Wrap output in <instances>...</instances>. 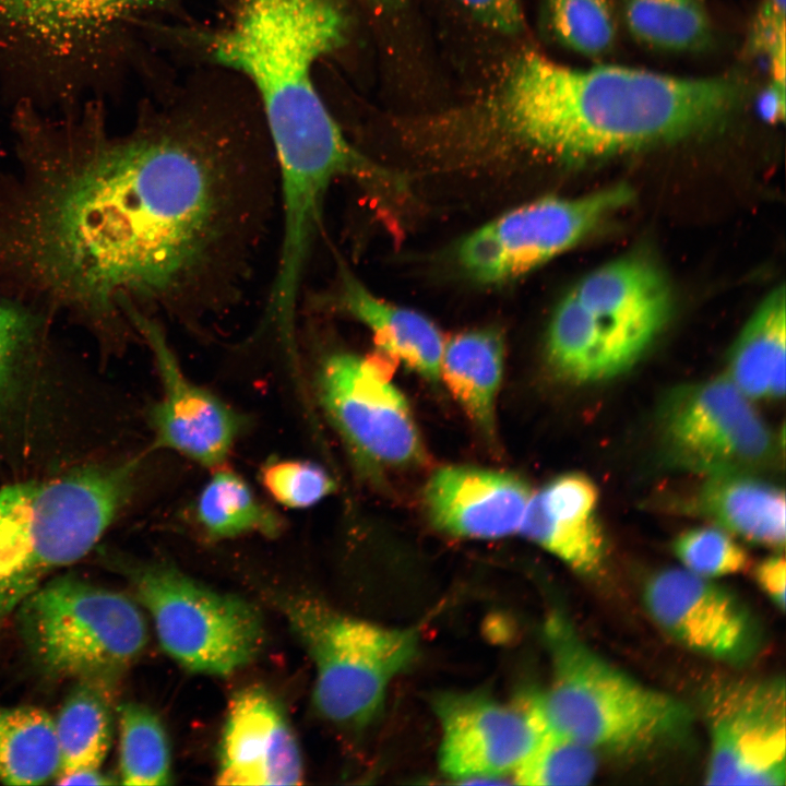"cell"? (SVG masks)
I'll use <instances>...</instances> for the list:
<instances>
[{
    "instance_id": "obj_11",
    "label": "cell",
    "mask_w": 786,
    "mask_h": 786,
    "mask_svg": "<svg viewBox=\"0 0 786 786\" xmlns=\"http://www.w3.org/2000/svg\"><path fill=\"white\" fill-rule=\"evenodd\" d=\"M632 198L627 184L572 199L541 198L464 238L457 249L458 262L481 283L516 278L581 242Z\"/></svg>"
},
{
    "instance_id": "obj_5",
    "label": "cell",
    "mask_w": 786,
    "mask_h": 786,
    "mask_svg": "<svg viewBox=\"0 0 786 786\" xmlns=\"http://www.w3.org/2000/svg\"><path fill=\"white\" fill-rule=\"evenodd\" d=\"M133 463L0 489V620L49 571L83 558L122 507Z\"/></svg>"
},
{
    "instance_id": "obj_20",
    "label": "cell",
    "mask_w": 786,
    "mask_h": 786,
    "mask_svg": "<svg viewBox=\"0 0 786 786\" xmlns=\"http://www.w3.org/2000/svg\"><path fill=\"white\" fill-rule=\"evenodd\" d=\"M313 305L349 314L367 325L386 356L403 361L428 380L440 377L444 344L438 327L417 311L376 297L344 265L340 266L332 294L315 297Z\"/></svg>"
},
{
    "instance_id": "obj_35",
    "label": "cell",
    "mask_w": 786,
    "mask_h": 786,
    "mask_svg": "<svg viewBox=\"0 0 786 786\" xmlns=\"http://www.w3.org/2000/svg\"><path fill=\"white\" fill-rule=\"evenodd\" d=\"M484 25L504 34L523 28L520 0H460Z\"/></svg>"
},
{
    "instance_id": "obj_9",
    "label": "cell",
    "mask_w": 786,
    "mask_h": 786,
    "mask_svg": "<svg viewBox=\"0 0 786 786\" xmlns=\"http://www.w3.org/2000/svg\"><path fill=\"white\" fill-rule=\"evenodd\" d=\"M127 568L163 650L188 670L228 676L259 655L264 629L252 604L213 591L168 564Z\"/></svg>"
},
{
    "instance_id": "obj_25",
    "label": "cell",
    "mask_w": 786,
    "mask_h": 786,
    "mask_svg": "<svg viewBox=\"0 0 786 786\" xmlns=\"http://www.w3.org/2000/svg\"><path fill=\"white\" fill-rule=\"evenodd\" d=\"M111 683L104 678H80L66 698L55 718L61 757L58 775L100 767L111 741Z\"/></svg>"
},
{
    "instance_id": "obj_23",
    "label": "cell",
    "mask_w": 786,
    "mask_h": 786,
    "mask_svg": "<svg viewBox=\"0 0 786 786\" xmlns=\"http://www.w3.org/2000/svg\"><path fill=\"white\" fill-rule=\"evenodd\" d=\"M784 286L761 302L734 343L729 380L748 398H778L785 392L786 303Z\"/></svg>"
},
{
    "instance_id": "obj_14",
    "label": "cell",
    "mask_w": 786,
    "mask_h": 786,
    "mask_svg": "<svg viewBox=\"0 0 786 786\" xmlns=\"http://www.w3.org/2000/svg\"><path fill=\"white\" fill-rule=\"evenodd\" d=\"M433 707L440 767L462 782L514 774L548 731L532 694L504 703L479 691L445 692Z\"/></svg>"
},
{
    "instance_id": "obj_19",
    "label": "cell",
    "mask_w": 786,
    "mask_h": 786,
    "mask_svg": "<svg viewBox=\"0 0 786 786\" xmlns=\"http://www.w3.org/2000/svg\"><path fill=\"white\" fill-rule=\"evenodd\" d=\"M597 500L590 478L577 473L561 475L531 497L519 531L576 572L593 575L606 557Z\"/></svg>"
},
{
    "instance_id": "obj_30",
    "label": "cell",
    "mask_w": 786,
    "mask_h": 786,
    "mask_svg": "<svg viewBox=\"0 0 786 786\" xmlns=\"http://www.w3.org/2000/svg\"><path fill=\"white\" fill-rule=\"evenodd\" d=\"M596 771L595 751L565 736L547 731L514 772L523 785H585Z\"/></svg>"
},
{
    "instance_id": "obj_34",
    "label": "cell",
    "mask_w": 786,
    "mask_h": 786,
    "mask_svg": "<svg viewBox=\"0 0 786 786\" xmlns=\"http://www.w3.org/2000/svg\"><path fill=\"white\" fill-rule=\"evenodd\" d=\"M786 0H761L749 34V50L770 58L772 76H785Z\"/></svg>"
},
{
    "instance_id": "obj_15",
    "label": "cell",
    "mask_w": 786,
    "mask_h": 786,
    "mask_svg": "<svg viewBox=\"0 0 786 786\" xmlns=\"http://www.w3.org/2000/svg\"><path fill=\"white\" fill-rule=\"evenodd\" d=\"M128 315L148 344L162 382V396L151 412L155 445L218 467L229 454L242 420L218 396L183 373L155 318L138 311Z\"/></svg>"
},
{
    "instance_id": "obj_21",
    "label": "cell",
    "mask_w": 786,
    "mask_h": 786,
    "mask_svg": "<svg viewBox=\"0 0 786 786\" xmlns=\"http://www.w3.org/2000/svg\"><path fill=\"white\" fill-rule=\"evenodd\" d=\"M166 0H0V26L52 52L96 44L118 23Z\"/></svg>"
},
{
    "instance_id": "obj_38",
    "label": "cell",
    "mask_w": 786,
    "mask_h": 786,
    "mask_svg": "<svg viewBox=\"0 0 786 786\" xmlns=\"http://www.w3.org/2000/svg\"><path fill=\"white\" fill-rule=\"evenodd\" d=\"M59 785H108L112 781L103 774L99 769H79L57 777Z\"/></svg>"
},
{
    "instance_id": "obj_8",
    "label": "cell",
    "mask_w": 786,
    "mask_h": 786,
    "mask_svg": "<svg viewBox=\"0 0 786 786\" xmlns=\"http://www.w3.org/2000/svg\"><path fill=\"white\" fill-rule=\"evenodd\" d=\"M279 603L314 664L317 711L336 725L369 724L383 705L389 683L415 659L417 630L346 617L306 595Z\"/></svg>"
},
{
    "instance_id": "obj_24",
    "label": "cell",
    "mask_w": 786,
    "mask_h": 786,
    "mask_svg": "<svg viewBox=\"0 0 786 786\" xmlns=\"http://www.w3.org/2000/svg\"><path fill=\"white\" fill-rule=\"evenodd\" d=\"M503 356V338L492 329L457 334L443 347L440 376L487 437H493L495 400L502 378Z\"/></svg>"
},
{
    "instance_id": "obj_7",
    "label": "cell",
    "mask_w": 786,
    "mask_h": 786,
    "mask_svg": "<svg viewBox=\"0 0 786 786\" xmlns=\"http://www.w3.org/2000/svg\"><path fill=\"white\" fill-rule=\"evenodd\" d=\"M15 611L31 655L55 676L114 681L147 643L132 599L72 576L39 585Z\"/></svg>"
},
{
    "instance_id": "obj_16",
    "label": "cell",
    "mask_w": 786,
    "mask_h": 786,
    "mask_svg": "<svg viewBox=\"0 0 786 786\" xmlns=\"http://www.w3.org/2000/svg\"><path fill=\"white\" fill-rule=\"evenodd\" d=\"M654 620L700 654L728 663L749 660L759 650L760 629L730 592L686 569H667L646 585Z\"/></svg>"
},
{
    "instance_id": "obj_1",
    "label": "cell",
    "mask_w": 786,
    "mask_h": 786,
    "mask_svg": "<svg viewBox=\"0 0 786 786\" xmlns=\"http://www.w3.org/2000/svg\"><path fill=\"white\" fill-rule=\"evenodd\" d=\"M274 154L163 129L106 142L53 171L21 236L57 291L189 320L236 306L274 210Z\"/></svg>"
},
{
    "instance_id": "obj_36",
    "label": "cell",
    "mask_w": 786,
    "mask_h": 786,
    "mask_svg": "<svg viewBox=\"0 0 786 786\" xmlns=\"http://www.w3.org/2000/svg\"><path fill=\"white\" fill-rule=\"evenodd\" d=\"M26 332L24 318L15 310L0 305V384L9 376L13 359Z\"/></svg>"
},
{
    "instance_id": "obj_33",
    "label": "cell",
    "mask_w": 786,
    "mask_h": 786,
    "mask_svg": "<svg viewBox=\"0 0 786 786\" xmlns=\"http://www.w3.org/2000/svg\"><path fill=\"white\" fill-rule=\"evenodd\" d=\"M261 480L276 502L291 509L313 507L335 489L322 466L301 460L270 461L261 471Z\"/></svg>"
},
{
    "instance_id": "obj_37",
    "label": "cell",
    "mask_w": 786,
    "mask_h": 786,
    "mask_svg": "<svg viewBox=\"0 0 786 786\" xmlns=\"http://www.w3.org/2000/svg\"><path fill=\"white\" fill-rule=\"evenodd\" d=\"M755 577L762 590L784 610L786 564L783 556H772L755 569Z\"/></svg>"
},
{
    "instance_id": "obj_12",
    "label": "cell",
    "mask_w": 786,
    "mask_h": 786,
    "mask_svg": "<svg viewBox=\"0 0 786 786\" xmlns=\"http://www.w3.org/2000/svg\"><path fill=\"white\" fill-rule=\"evenodd\" d=\"M371 358L337 352L317 374L323 408L360 456L390 466L418 463L424 455L417 425L404 395Z\"/></svg>"
},
{
    "instance_id": "obj_28",
    "label": "cell",
    "mask_w": 786,
    "mask_h": 786,
    "mask_svg": "<svg viewBox=\"0 0 786 786\" xmlns=\"http://www.w3.org/2000/svg\"><path fill=\"white\" fill-rule=\"evenodd\" d=\"M623 15L638 41L664 51L700 50L713 36L705 0H626Z\"/></svg>"
},
{
    "instance_id": "obj_31",
    "label": "cell",
    "mask_w": 786,
    "mask_h": 786,
    "mask_svg": "<svg viewBox=\"0 0 786 786\" xmlns=\"http://www.w3.org/2000/svg\"><path fill=\"white\" fill-rule=\"evenodd\" d=\"M550 26L558 40L585 57L607 53L616 23L608 0H548Z\"/></svg>"
},
{
    "instance_id": "obj_29",
    "label": "cell",
    "mask_w": 786,
    "mask_h": 786,
    "mask_svg": "<svg viewBox=\"0 0 786 786\" xmlns=\"http://www.w3.org/2000/svg\"><path fill=\"white\" fill-rule=\"evenodd\" d=\"M120 777L123 785L159 786L171 778L166 731L148 707L128 702L119 707Z\"/></svg>"
},
{
    "instance_id": "obj_17",
    "label": "cell",
    "mask_w": 786,
    "mask_h": 786,
    "mask_svg": "<svg viewBox=\"0 0 786 786\" xmlns=\"http://www.w3.org/2000/svg\"><path fill=\"white\" fill-rule=\"evenodd\" d=\"M299 745L278 702L259 687L231 699L219 746L218 785H299Z\"/></svg>"
},
{
    "instance_id": "obj_4",
    "label": "cell",
    "mask_w": 786,
    "mask_h": 786,
    "mask_svg": "<svg viewBox=\"0 0 786 786\" xmlns=\"http://www.w3.org/2000/svg\"><path fill=\"white\" fill-rule=\"evenodd\" d=\"M545 631L551 680L533 699L548 731L614 753L646 751L689 734L692 715L681 701L607 663L561 616L550 617Z\"/></svg>"
},
{
    "instance_id": "obj_32",
    "label": "cell",
    "mask_w": 786,
    "mask_h": 786,
    "mask_svg": "<svg viewBox=\"0 0 786 786\" xmlns=\"http://www.w3.org/2000/svg\"><path fill=\"white\" fill-rule=\"evenodd\" d=\"M674 551L684 569L702 577H715L742 571L748 556L725 529L698 527L680 534Z\"/></svg>"
},
{
    "instance_id": "obj_27",
    "label": "cell",
    "mask_w": 786,
    "mask_h": 786,
    "mask_svg": "<svg viewBox=\"0 0 786 786\" xmlns=\"http://www.w3.org/2000/svg\"><path fill=\"white\" fill-rule=\"evenodd\" d=\"M195 519L214 538L259 533L274 536L282 521L254 495L248 483L229 469L216 471L202 488L195 503Z\"/></svg>"
},
{
    "instance_id": "obj_3",
    "label": "cell",
    "mask_w": 786,
    "mask_h": 786,
    "mask_svg": "<svg viewBox=\"0 0 786 786\" xmlns=\"http://www.w3.org/2000/svg\"><path fill=\"white\" fill-rule=\"evenodd\" d=\"M344 29L327 0H238L231 23L207 41L212 59L242 73L260 95L282 209L294 218L319 215L335 179L365 183L377 171L347 142L312 79Z\"/></svg>"
},
{
    "instance_id": "obj_22",
    "label": "cell",
    "mask_w": 786,
    "mask_h": 786,
    "mask_svg": "<svg viewBox=\"0 0 786 786\" xmlns=\"http://www.w3.org/2000/svg\"><path fill=\"white\" fill-rule=\"evenodd\" d=\"M785 493L749 473L708 476L698 497L702 514L750 541L785 544Z\"/></svg>"
},
{
    "instance_id": "obj_26",
    "label": "cell",
    "mask_w": 786,
    "mask_h": 786,
    "mask_svg": "<svg viewBox=\"0 0 786 786\" xmlns=\"http://www.w3.org/2000/svg\"><path fill=\"white\" fill-rule=\"evenodd\" d=\"M60 766L55 718L35 706H0V782L41 785L56 777Z\"/></svg>"
},
{
    "instance_id": "obj_2",
    "label": "cell",
    "mask_w": 786,
    "mask_h": 786,
    "mask_svg": "<svg viewBox=\"0 0 786 786\" xmlns=\"http://www.w3.org/2000/svg\"><path fill=\"white\" fill-rule=\"evenodd\" d=\"M743 97L733 76L577 69L528 51L512 64L493 105L490 148L496 157L522 152L565 163L607 157L715 129Z\"/></svg>"
},
{
    "instance_id": "obj_10",
    "label": "cell",
    "mask_w": 786,
    "mask_h": 786,
    "mask_svg": "<svg viewBox=\"0 0 786 786\" xmlns=\"http://www.w3.org/2000/svg\"><path fill=\"white\" fill-rule=\"evenodd\" d=\"M663 454L672 466L706 476L767 465L777 443L749 398L728 378L683 384L658 409Z\"/></svg>"
},
{
    "instance_id": "obj_18",
    "label": "cell",
    "mask_w": 786,
    "mask_h": 786,
    "mask_svg": "<svg viewBox=\"0 0 786 786\" xmlns=\"http://www.w3.org/2000/svg\"><path fill=\"white\" fill-rule=\"evenodd\" d=\"M532 491L516 475L473 466L438 469L425 489L432 524L448 534L493 539L520 529Z\"/></svg>"
},
{
    "instance_id": "obj_6",
    "label": "cell",
    "mask_w": 786,
    "mask_h": 786,
    "mask_svg": "<svg viewBox=\"0 0 786 786\" xmlns=\"http://www.w3.org/2000/svg\"><path fill=\"white\" fill-rule=\"evenodd\" d=\"M672 291L651 259L630 254L586 274L561 299L547 335L553 371L575 382L617 376L650 348L669 320Z\"/></svg>"
},
{
    "instance_id": "obj_13",
    "label": "cell",
    "mask_w": 786,
    "mask_h": 786,
    "mask_svg": "<svg viewBox=\"0 0 786 786\" xmlns=\"http://www.w3.org/2000/svg\"><path fill=\"white\" fill-rule=\"evenodd\" d=\"M706 711L711 736L706 784H785L783 680L726 683L708 695Z\"/></svg>"
}]
</instances>
